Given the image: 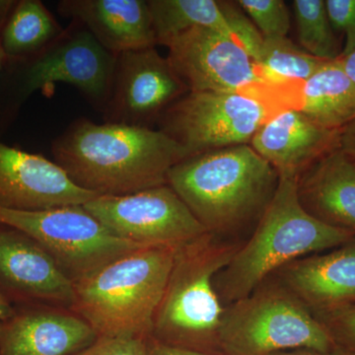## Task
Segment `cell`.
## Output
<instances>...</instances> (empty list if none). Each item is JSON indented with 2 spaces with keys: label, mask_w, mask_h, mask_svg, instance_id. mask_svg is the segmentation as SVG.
<instances>
[{
  "label": "cell",
  "mask_w": 355,
  "mask_h": 355,
  "mask_svg": "<svg viewBox=\"0 0 355 355\" xmlns=\"http://www.w3.org/2000/svg\"><path fill=\"white\" fill-rule=\"evenodd\" d=\"M70 179L97 196H125L162 186L190 154L162 130L79 119L51 146Z\"/></svg>",
  "instance_id": "cell-1"
},
{
  "label": "cell",
  "mask_w": 355,
  "mask_h": 355,
  "mask_svg": "<svg viewBox=\"0 0 355 355\" xmlns=\"http://www.w3.org/2000/svg\"><path fill=\"white\" fill-rule=\"evenodd\" d=\"M279 173L250 144L195 154L168 173L167 183L211 234L223 237L259 219Z\"/></svg>",
  "instance_id": "cell-2"
},
{
  "label": "cell",
  "mask_w": 355,
  "mask_h": 355,
  "mask_svg": "<svg viewBox=\"0 0 355 355\" xmlns=\"http://www.w3.org/2000/svg\"><path fill=\"white\" fill-rule=\"evenodd\" d=\"M298 178L279 175L275 195L253 234L217 273L214 287L224 307L247 297L292 261L335 249L355 238L306 211L298 197Z\"/></svg>",
  "instance_id": "cell-3"
},
{
  "label": "cell",
  "mask_w": 355,
  "mask_h": 355,
  "mask_svg": "<svg viewBox=\"0 0 355 355\" xmlns=\"http://www.w3.org/2000/svg\"><path fill=\"white\" fill-rule=\"evenodd\" d=\"M178 248L147 246L125 254L74 284L71 311L97 338L149 340Z\"/></svg>",
  "instance_id": "cell-4"
},
{
  "label": "cell",
  "mask_w": 355,
  "mask_h": 355,
  "mask_svg": "<svg viewBox=\"0 0 355 355\" xmlns=\"http://www.w3.org/2000/svg\"><path fill=\"white\" fill-rule=\"evenodd\" d=\"M242 244L207 232L178 248L154 318L151 340L218 354L217 340L225 307L217 295L214 279Z\"/></svg>",
  "instance_id": "cell-5"
},
{
  "label": "cell",
  "mask_w": 355,
  "mask_h": 355,
  "mask_svg": "<svg viewBox=\"0 0 355 355\" xmlns=\"http://www.w3.org/2000/svg\"><path fill=\"white\" fill-rule=\"evenodd\" d=\"M299 349L336 350L324 324L275 277L224 308L219 355H270Z\"/></svg>",
  "instance_id": "cell-6"
},
{
  "label": "cell",
  "mask_w": 355,
  "mask_h": 355,
  "mask_svg": "<svg viewBox=\"0 0 355 355\" xmlns=\"http://www.w3.org/2000/svg\"><path fill=\"white\" fill-rule=\"evenodd\" d=\"M0 222L34 238L73 284L112 261L147 247L116 237L83 205L42 211L0 209Z\"/></svg>",
  "instance_id": "cell-7"
},
{
  "label": "cell",
  "mask_w": 355,
  "mask_h": 355,
  "mask_svg": "<svg viewBox=\"0 0 355 355\" xmlns=\"http://www.w3.org/2000/svg\"><path fill=\"white\" fill-rule=\"evenodd\" d=\"M280 105L270 98L242 93L189 92L159 119L160 128L190 156L250 144Z\"/></svg>",
  "instance_id": "cell-8"
},
{
  "label": "cell",
  "mask_w": 355,
  "mask_h": 355,
  "mask_svg": "<svg viewBox=\"0 0 355 355\" xmlns=\"http://www.w3.org/2000/svg\"><path fill=\"white\" fill-rule=\"evenodd\" d=\"M116 57L83 25L73 21L71 27L43 51L15 62L21 69L14 88L13 108L37 91L50 97L58 83H65L78 89L103 110L111 94Z\"/></svg>",
  "instance_id": "cell-9"
},
{
  "label": "cell",
  "mask_w": 355,
  "mask_h": 355,
  "mask_svg": "<svg viewBox=\"0 0 355 355\" xmlns=\"http://www.w3.org/2000/svg\"><path fill=\"white\" fill-rule=\"evenodd\" d=\"M166 46L167 60L190 92L242 93L270 99L273 89L235 35L214 28H193Z\"/></svg>",
  "instance_id": "cell-10"
},
{
  "label": "cell",
  "mask_w": 355,
  "mask_h": 355,
  "mask_svg": "<svg viewBox=\"0 0 355 355\" xmlns=\"http://www.w3.org/2000/svg\"><path fill=\"white\" fill-rule=\"evenodd\" d=\"M83 207L116 237L144 246L179 248L207 233L168 184L130 195L98 196Z\"/></svg>",
  "instance_id": "cell-11"
},
{
  "label": "cell",
  "mask_w": 355,
  "mask_h": 355,
  "mask_svg": "<svg viewBox=\"0 0 355 355\" xmlns=\"http://www.w3.org/2000/svg\"><path fill=\"white\" fill-rule=\"evenodd\" d=\"M189 92L155 48L125 51L116 57L111 94L102 110L105 123L151 128L153 121Z\"/></svg>",
  "instance_id": "cell-12"
},
{
  "label": "cell",
  "mask_w": 355,
  "mask_h": 355,
  "mask_svg": "<svg viewBox=\"0 0 355 355\" xmlns=\"http://www.w3.org/2000/svg\"><path fill=\"white\" fill-rule=\"evenodd\" d=\"M0 294L11 305L71 309L74 284L31 236L0 222Z\"/></svg>",
  "instance_id": "cell-13"
},
{
  "label": "cell",
  "mask_w": 355,
  "mask_h": 355,
  "mask_svg": "<svg viewBox=\"0 0 355 355\" xmlns=\"http://www.w3.org/2000/svg\"><path fill=\"white\" fill-rule=\"evenodd\" d=\"M96 197L57 163L0 141V209L42 211L83 205Z\"/></svg>",
  "instance_id": "cell-14"
},
{
  "label": "cell",
  "mask_w": 355,
  "mask_h": 355,
  "mask_svg": "<svg viewBox=\"0 0 355 355\" xmlns=\"http://www.w3.org/2000/svg\"><path fill=\"white\" fill-rule=\"evenodd\" d=\"M96 340L90 324L73 311L14 305L0 326V355H76Z\"/></svg>",
  "instance_id": "cell-15"
},
{
  "label": "cell",
  "mask_w": 355,
  "mask_h": 355,
  "mask_svg": "<svg viewBox=\"0 0 355 355\" xmlns=\"http://www.w3.org/2000/svg\"><path fill=\"white\" fill-rule=\"evenodd\" d=\"M270 277L284 284L315 317L355 305V238L324 254L292 261Z\"/></svg>",
  "instance_id": "cell-16"
},
{
  "label": "cell",
  "mask_w": 355,
  "mask_h": 355,
  "mask_svg": "<svg viewBox=\"0 0 355 355\" xmlns=\"http://www.w3.org/2000/svg\"><path fill=\"white\" fill-rule=\"evenodd\" d=\"M338 132L321 127L295 107L275 112L254 133L250 146L279 175L300 176L338 147Z\"/></svg>",
  "instance_id": "cell-17"
},
{
  "label": "cell",
  "mask_w": 355,
  "mask_h": 355,
  "mask_svg": "<svg viewBox=\"0 0 355 355\" xmlns=\"http://www.w3.org/2000/svg\"><path fill=\"white\" fill-rule=\"evenodd\" d=\"M58 8L62 15L83 25L114 55L157 44L144 0H62Z\"/></svg>",
  "instance_id": "cell-18"
},
{
  "label": "cell",
  "mask_w": 355,
  "mask_h": 355,
  "mask_svg": "<svg viewBox=\"0 0 355 355\" xmlns=\"http://www.w3.org/2000/svg\"><path fill=\"white\" fill-rule=\"evenodd\" d=\"M298 197L318 220L355 236V160L338 147L299 176Z\"/></svg>",
  "instance_id": "cell-19"
},
{
  "label": "cell",
  "mask_w": 355,
  "mask_h": 355,
  "mask_svg": "<svg viewBox=\"0 0 355 355\" xmlns=\"http://www.w3.org/2000/svg\"><path fill=\"white\" fill-rule=\"evenodd\" d=\"M156 43L165 46L193 28H214L235 35L241 41L254 31L237 4L216 0H149Z\"/></svg>",
  "instance_id": "cell-20"
},
{
  "label": "cell",
  "mask_w": 355,
  "mask_h": 355,
  "mask_svg": "<svg viewBox=\"0 0 355 355\" xmlns=\"http://www.w3.org/2000/svg\"><path fill=\"white\" fill-rule=\"evenodd\" d=\"M297 109L331 130H340L355 119V84L340 58L324 62L301 84Z\"/></svg>",
  "instance_id": "cell-21"
},
{
  "label": "cell",
  "mask_w": 355,
  "mask_h": 355,
  "mask_svg": "<svg viewBox=\"0 0 355 355\" xmlns=\"http://www.w3.org/2000/svg\"><path fill=\"white\" fill-rule=\"evenodd\" d=\"M53 14L40 0H20L0 31L7 64L24 62L43 51L64 34Z\"/></svg>",
  "instance_id": "cell-22"
},
{
  "label": "cell",
  "mask_w": 355,
  "mask_h": 355,
  "mask_svg": "<svg viewBox=\"0 0 355 355\" xmlns=\"http://www.w3.org/2000/svg\"><path fill=\"white\" fill-rule=\"evenodd\" d=\"M254 62L261 77L273 90L310 78L324 60L311 55L286 38L263 39Z\"/></svg>",
  "instance_id": "cell-23"
},
{
  "label": "cell",
  "mask_w": 355,
  "mask_h": 355,
  "mask_svg": "<svg viewBox=\"0 0 355 355\" xmlns=\"http://www.w3.org/2000/svg\"><path fill=\"white\" fill-rule=\"evenodd\" d=\"M293 9L301 48L324 62L340 58L343 51L329 17L326 0H294Z\"/></svg>",
  "instance_id": "cell-24"
},
{
  "label": "cell",
  "mask_w": 355,
  "mask_h": 355,
  "mask_svg": "<svg viewBox=\"0 0 355 355\" xmlns=\"http://www.w3.org/2000/svg\"><path fill=\"white\" fill-rule=\"evenodd\" d=\"M237 6L263 39L286 38L288 34L291 13L282 0H239Z\"/></svg>",
  "instance_id": "cell-25"
},
{
  "label": "cell",
  "mask_w": 355,
  "mask_h": 355,
  "mask_svg": "<svg viewBox=\"0 0 355 355\" xmlns=\"http://www.w3.org/2000/svg\"><path fill=\"white\" fill-rule=\"evenodd\" d=\"M316 318L328 331L336 350L355 355V305Z\"/></svg>",
  "instance_id": "cell-26"
},
{
  "label": "cell",
  "mask_w": 355,
  "mask_h": 355,
  "mask_svg": "<svg viewBox=\"0 0 355 355\" xmlns=\"http://www.w3.org/2000/svg\"><path fill=\"white\" fill-rule=\"evenodd\" d=\"M76 355H149L148 340L130 336H102Z\"/></svg>",
  "instance_id": "cell-27"
},
{
  "label": "cell",
  "mask_w": 355,
  "mask_h": 355,
  "mask_svg": "<svg viewBox=\"0 0 355 355\" xmlns=\"http://www.w3.org/2000/svg\"><path fill=\"white\" fill-rule=\"evenodd\" d=\"M326 6L334 29L345 35V57L355 50V0H326Z\"/></svg>",
  "instance_id": "cell-28"
},
{
  "label": "cell",
  "mask_w": 355,
  "mask_h": 355,
  "mask_svg": "<svg viewBox=\"0 0 355 355\" xmlns=\"http://www.w3.org/2000/svg\"><path fill=\"white\" fill-rule=\"evenodd\" d=\"M338 148L355 160V119L338 132Z\"/></svg>",
  "instance_id": "cell-29"
},
{
  "label": "cell",
  "mask_w": 355,
  "mask_h": 355,
  "mask_svg": "<svg viewBox=\"0 0 355 355\" xmlns=\"http://www.w3.org/2000/svg\"><path fill=\"white\" fill-rule=\"evenodd\" d=\"M148 347L149 355H219L198 352V350L169 347V345H163V343L156 342V340H151V338L148 340Z\"/></svg>",
  "instance_id": "cell-30"
},
{
  "label": "cell",
  "mask_w": 355,
  "mask_h": 355,
  "mask_svg": "<svg viewBox=\"0 0 355 355\" xmlns=\"http://www.w3.org/2000/svg\"><path fill=\"white\" fill-rule=\"evenodd\" d=\"M270 355H345L338 350H333V352H319V350L299 349L286 350V352H279L277 354Z\"/></svg>",
  "instance_id": "cell-31"
},
{
  "label": "cell",
  "mask_w": 355,
  "mask_h": 355,
  "mask_svg": "<svg viewBox=\"0 0 355 355\" xmlns=\"http://www.w3.org/2000/svg\"><path fill=\"white\" fill-rule=\"evenodd\" d=\"M16 2L11 0H0V31H1L3 26L6 25V21L8 20L9 16L12 12Z\"/></svg>",
  "instance_id": "cell-32"
},
{
  "label": "cell",
  "mask_w": 355,
  "mask_h": 355,
  "mask_svg": "<svg viewBox=\"0 0 355 355\" xmlns=\"http://www.w3.org/2000/svg\"><path fill=\"white\" fill-rule=\"evenodd\" d=\"M340 60H342L343 69L347 76L355 84V50L345 57L340 58Z\"/></svg>",
  "instance_id": "cell-33"
},
{
  "label": "cell",
  "mask_w": 355,
  "mask_h": 355,
  "mask_svg": "<svg viewBox=\"0 0 355 355\" xmlns=\"http://www.w3.org/2000/svg\"><path fill=\"white\" fill-rule=\"evenodd\" d=\"M13 305H11L3 296L0 294V326L7 318L12 315Z\"/></svg>",
  "instance_id": "cell-34"
},
{
  "label": "cell",
  "mask_w": 355,
  "mask_h": 355,
  "mask_svg": "<svg viewBox=\"0 0 355 355\" xmlns=\"http://www.w3.org/2000/svg\"><path fill=\"white\" fill-rule=\"evenodd\" d=\"M7 64V58L4 55L3 50L1 48V44H0V72L4 69V67Z\"/></svg>",
  "instance_id": "cell-35"
}]
</instances>
